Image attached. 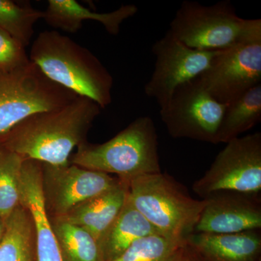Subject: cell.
Wrapping results in <instances>:
<instances>
[{
    "instance_id": "obj_10",
    "label": "cell",
    "mask_w": 261,
    "mask_h": 261,
    "mask_svg": "<svg viewBox=\"0 0 261 261\" xmlns=\"http://www.w3.org/2000/svg\"><path fill=\"white\" fill-rule=\"evenodd\" d=\"M197 80L211 97L222 104L261 84V41L218 51Z\"/></svg>"
},
{
    "instance_id": "obj_11",
    "label": "cell",
    "mask_w": 261,
    "mask_h": 261,
    "mask_svg": "<svg viewBox=\"0 0 261 261\" xmlns=\"http://www.w3.org/2000/svg\"><path fill=\"white\" fill-rule=\"evenodd\" d=\"M42 187L47 211L62 217L84 201L111 190L120 182L107 173L68 163H42Z\"/></svg>"
},
{
    "instance_id": "obj_15",
    "label": "cell",
    "mask_w": 261,
    "mask_h": 261,
    "mask_svg": "<svg viewBox=\"0 0 261 261\" xmlns=\"http://www.w3.org/2000/svg\"><path fill=\"white\" fill-rule=\"evenodd\" d=\"M260 231L192 233L186 243L205 261H261Z\"/></svg>"
},
{
    "instance_id": "obj_1",
    "label": "cell",
    "mask_w": 261,
    "mask_h": 261,
    "mask_svg": "<svg viewBox=\"0 0 261 261\" xmlns=\"http://www.w3.org/2000/svg\"><path fill=\"white\" fill-rule=\"evenodd\" d=\"M101 109L89 98L79 96L63 107L29 116L0 135V144L25 160L68 164L73 149L87 141Z\"/></svg>"
},
{
    "instance_id": "obj_7",
    "label": "cell",
    "mask_w": 261,
    "mask_h": 261,
    "mask_svg": "<svg viewBox=\"0 0 261 261\" xmlns=\"http://www.w3.org/2000/svg\"><path fill=\"white\" fill-rule=\"evenodd\" d=\"M192 190L202 199L221 192L260 195V132L227 142L205 174L194 182Z\"/></svg>"
},
{
    "instance_id": "obj_9",
    "label": "cell",
    "mask_w": 261,
    "mask_h": 261,
    "mask_svg": "<svg viewBox=\"0 0 261 261\" xmlns=\"http://www.w3.org/2000/svg\"><path fill=\"white\" fill-rule=\"evenodd\" d=\"M152 51L155 63L145 84V92L147 97L155 99L161 108L167 104L178 87L203 73L219 51L192 49L168 31L154 43Z\"/></svg>"
},
{
    "instance_id": "obj_22",
    "label": "cell",
    "mask_w": 261,
    "mask_h": 261,
    "mask_svg": "<svg viewBox=\"0 0 261 261\" xmlns=\"http://www.w3.org/2000/svg\"><path fill=\"white\" fill-rule=\"evenodd\" d=\"M25 161L0 144V217L5 221L20 205L19 186Z\"/></svg>"
},
{
    "instance_id": "obj_23",
    "label": "cell",
    "mask_w": 261,
    "mask_h": 261,
    "mask_svg": "<svg viewBox=\"0 0 261 261\" xmlns=\"http://www.w3.org/2000/svg\"><path fill=\"white\" fill-rule=\"evenodd\" d=\"M43 11L29 4L0 0V29L9 33L25 47L30 44L34 25L43 19Z\"/></svg>"
},
{
    "instance_id": "obj_24",
    "label": "cell",
    "mask_w": 261,
    "mask_h": 261,
    "mask_svg": "<svg viewBox=\"0 0 261 261\" xmlns=\"http://www.w3.org/2000/svg\"><path fill=\"white\" fill-rule=\"evenodd\" d=\"M25 47L9 33L0 29V70H11L27 64Z\"/></svg>"
},
{
    "instance_id": "obj_25",
    "label": "cell",
    "mask_w": 261,
    "mask_h": 261,
    "mask_svg": "<svg viewBox=\"0 0 261 261\" xmlns=\"http://www.w3.org/2000/svg\"><path fill=\"white\" fill-rule=\"evenodd\" d=\"M181 261H205L186 243Z\"/></svg>"
},
{
    "instance_id": "obj_26",
    "label": "cell",
    "mask_w": 261,
    "mask_h": 261,
    "mask_svg": "<svg viewBox=\"0 0 261 261\" xmlns=\"http://www.w3.org/2000/svg\"><path fill=\"white\" fill-rule=\"evenodd\" d=\"M5 229V221L4 220L0 217V241L3 238V234H4Z\"/></svg>"
},
{
    "instance_id": "obj_12",
    "label": "cell",
    "mask_w": 261,
    "mask_h": 261,
    "mask_svg": "<svg viewBox=\"0 0 261 261\" xmlns=\"http://www.w3.org/2000/svg\"><path fill=\"white\" fill-rule=\"evenodd\" d=\"M205 200L193 233H232L261 229L260 195L221 192Z\"/></svg>"
},
{
    "instance_id": "obj_6",
    "label": "cell",
    "mask_w": 261,
    "mask_h": 261,
    "mask_svg": "<svg viewBox=\"0 0 261 261\" xmlns=\"http://www.w3.org/2000/svg\"><path fill=\"white\" fill-rule=\"evenodd\" d=\"M77 97L31 61L15 69L0 70V135L33 114L63 107Z\"/></svg>"
},
{
    "instance_id": "obj_13",
    "label": "cell",
    "mask_w": 261,
    "mask_h": 261,
    "mask_svg": "<svg viewBox=\"0 0 261 261\" xmlns=\"http://www.w3.org/2000/svg\"><path fill=\"white\" fill-rule=\"evenodd\" d=\"M42 177V163L25 160L19 186L20 205L29 211L34 222L37 261H63L48 216Z\"/></svg>"
},
{
    "instance_id": "obj_19",
    "label": "cell",
    "mask_w": 261,
    "mask_h": 261,
    "mask_svg": "<svg viewBox=\"0 0 261 261\" xmlns=\"http://www.w3.org/2000/svg\"><path fill=\"white\" fill-rule=\"evenodd\" d=\"M261 121V84L226 104L217 143L226 144L251 129Z\"/></svg>"
},
{
    "instance_id": "obj_16",
    "label": "cell",
    "mask_w": 261,
    "mask_h": 261,
    "mask_svg": "<svg viewBox=\"0 0 261 261\" xmlns=\"http://www.w3.org/2000/svg\"><path fill=\"white\" fill-rule=\"evenodd\" d=\"M128 193V183L120 180L111 190L84 201L62 218L87 230L99 245L123 209Z\"/></svg>"
},
{
    "instance_id": "obj_4",
    "label": "cell",
    "mask_w": 261,
    "mask_h": 261,
    "mask_svg": "<svg viewBox=\"0 0 261 261\" xmlns=\"http://www.w3.org/2000/svg\"><path fill=\"white\" fill-rule=\"evenodd\" d=\"M168 31L192 49L220 51L237 44L261 41V20L240 18L229 0L209 6L185 0Z\"/></svg>"
},
{
    "instance_id": "obj_14",
    "label": "cell",
    "mask_w": 261,
    "mask_h": 261,
    "mask_svg": "<svg viewBox=\"0 0 261 261\" xmlns=\"http://www.w3.org/2000/svg\"><path fill=\"white\" fill-rule=\"evenodd\" d=\"M137 12L138 8L132 4L121 5L109 13H97L75 0H49L47 9L43 11V19L53 28L71 34L79 32L85 20H93L102 24L108 34L116 36L121 24Z\"/></svg>"
},
{
    "instance_id": "obj_2",
    "label": "cell",
    "mask_w": 261,
    "mask_h": 261,
    "mask_svg": "<svg viewBox=\"0 0 261 261\" xmlns=\"http://www.w3.org/2000/svg\"><path fill=\"white\" fill-rule=\"evenodd\" d=\"M29 60L49 80L101 108L112 102L114 82L109 70L89 49L58 31L37 36Z\"/></svg>"
},
{
    "instance_id": "obj_5",
    "label": "cell",
    "mask_w": 261,
    "mask_h": 261,
    "mask_svg": "<svg viewBox=\"0 0 261 261\" xmlns=\"http://www.w3.org/2000/svg\"><path fill=\"white\" fill-rule=\"evenodd\" d=\"M130 202L165 236L186 240L194 232L205 199L195 200L172 176L162 171L128 182Z\"/></svg>"
},
{
    "instance_id": "obj_20",
    "label": "cell",
    "mask_w": 261,
    "mask_h": 261,
    "mask_svg": "<svg viewBox=\"0 0 261 261\" xmlns=\"http://www.w3.org/2000/svg\"><path fill=\"white\" fill-rule=\"evenodd\" d=\"M50 221L63 261H104L99 243L87 230L62 217Z\"/></svg>"
},
{
    "instance_id": "obj_3",
    "label": "cell",
    "mask_w": 261,
    "mask_h": 261,
    "mask_svg": "<svg viewBox=\"0 0 261 261\" xmlns=\"http://www.w3.org/2000/svg\"><path fill=\"white\" fill-rule=\"evenodd\" d=\"M72 164L105 173H114L128 182L141 176L161 172L157 130L152 118L141 116L108 142L87 141L78 147Z\"/></svg>"
},
{
    "instance_id": "obj_21",
    "label": "cell",
    "mask_w": 261,
    "mask_h": 261,
    "mask_svg": "<svg viewBox=\"0 0 261 261\" xmlns=\"http://www.w3.org/2000/svg\"><path fill=\"white\" fill-rule=\"evenodd\" d=\"M186 240L158 233L137 240L111 261H181Z\"/></svg>"
},
{
    "instance_id": "obj_17",
    "label": "cell",
    "mask_w": 261,
    "mask_h": 261,
    "mask_svg": "<svg viewBox=\"0 0 261 261\" xmlns=\"http://www.w3.org/2000/svg\"><path fill=\"white\" fill-rule=\"evenodd\" d=\"M158 233H161L136 208L128 193L123 209L99 243L104 261L114 260L137 240Z\"/></svg>"
},
{
    "instance_id": "obj_18",
    "label": "cell",
    "mask_w": 261,
    "mask_h": 261,
    "mask_svg": "<svg viewBox=\"0 0 261 261\" xmlns=\"http://www.w3.org/2000/svg\"><path fill=\"white\" fill-rule=\"evenodd\" d=\"M0 261H37L34 222L30 213L21 205L5 221Z\"/></svg>"
},
{
    "instance_id": "obj_8",
    "label": "cell",
    "mask_w": 261,
    "mask_h": 261,
    "mask_svg": "<svg viewBox=\"0 0 261 261\" xmlns=\"http://www.w3.org/2000/svg\"><path fill=\"white\" fill-rule=\"evenodd\" d=\"M226 106L211 97L196 78L176 89L167 104L160 108V115L173 138L218 144Z\"/></svg>"
}]
</instances>
